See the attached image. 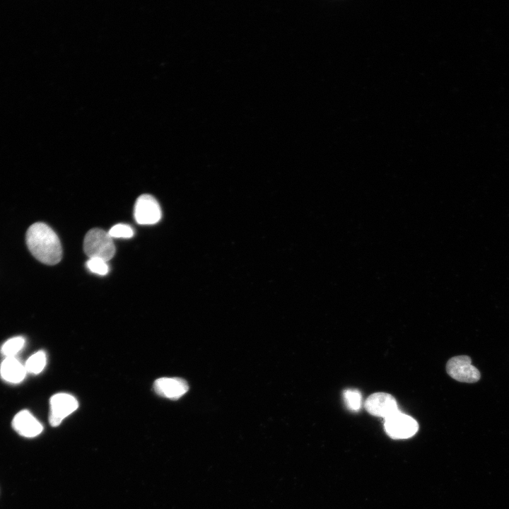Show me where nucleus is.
<instances>
[{"label":"nucleus","instance_id":"obj_14","mask_svg":"<svg viewBox=\"0 0 509 509\" xmlns=\"http://www.w3.org/2000/svg\"><path fill=\"white\" fill-rule=\"evenodd\" d=\"M86 266L91 272L98 275H106L109 271L107 262L99 258H89Z\"/></svg>","mask_w":509,"mask_h":509},{"label":"nucleus","instance_id":"obj_13","mask_svg":"<svg viewBox=\"0 0 509 509\" xmlns=\"http://www.w3.org/2000/svg\"><path fill=\"white\" fill-rule=\"evenodd\" d=\"M344 398L346 406L353 411H358L362 406V396L360 391L348 389L344 392Z\"/></svg>","mask_w":509,"mask_h":509},{"label":"nucleus","instance_id":"obj_15","mask_svg":"<svg viewBox=\"0 0 509 509\" xmlns=\"http://www.w3.org/2000/svg\"><path fill=\"white\" fill-rule=\"evenodd\" d=\"M108 233L112 238H129L134 235V230L128 225L119 223L112 226Z\"/></svg>","mask_w":509,"mask_h":509},{"label":"nucleus","instance_id":"obj_6","mask_svg":"<svg viewBox=\"0 0 509 509\" xmlns=\"http://www.w3.org/2000/svg\"><path fill=\"white\" fill-rule=\"evenodd\" d=\"M134 218L139 224L156 223L161 218V210L158 202L151 195H141L135 203Z\"/></svg>","mask_w":509,"mask_h":509},{"label":"nucleus","instance_id":"obj_10","mask_svg":"<svg viewBox=\"0 0 509 509\" xmlns=\"http://www.w3.org/2000/svg\"><path fill=\"white\" fill-rule=\"evenodd\" d=\"M26 370L16 357H6L0 366L1 377L11 383H19L25 377Z\"/></svg>","mask_w":509,"mask_h":509},{"label":"nucleus","instance_id":"obj_4","mask_svg":"<svg viewBox=\"0 0 509 509\" xmlns=\"http://www.w3.org/2000/svg\"><path fill=\"white\" fill-rule=\"evenodd\" d=\"M447 374L459 382L472 383L480 379L479 370L472 364L467 356H457L451 358L446 364Z\"/></svg>","mask_w":509,"mask_h":509},{"label":"nucleus","instance_id":"obj_7","mask_svg":"<svg viewBox=\"0 0 509 509\" xmlns=\"http://www.w3.org/2000/svg\"><path fill=\"white\" fill-rule=\"evenodd\" d=\"M364 407L371 415L387 418L399 411L396 399L386 392H375L365 401Z\"/></svg>","mask_w":509,"mask_h":509},{"label":"nucleus","instance_id":"obj_3","mask_svg":"<svg viewBox=\"0 0 509 509\" xmlns=\"http://www.w3.org/2000/svg\"><path fill=\"white\" fill-rule=\"evenodd\" d=\"M384 427L387 434L394 439L411 438L419 429L417 421L399 410L385 419Z\"/></svg>","mask_w":509,"mask_h":509},{"label":"nucleus","instance_id":"obj_1","mask_svg":"<svg viewBox=\"0 0 509 509\" xmlns=\"http://www.w3.org/2000/svg\"><path fill=\"white\" fill-rule=\"evenodd\" d=\"M25 240L31 254L42 263L54 265L60 262L62 256L60 240L47 224L37 222L31 225Z\"/></svg>","mask_w":509,"mask_h":509},{"label":"nucleus","instance_id":"obj_8","mask_svg":"<svg viewBox=\"0 0 509 509\" xmlns=\"http://www.w3.org/2000/svg\"><path fill=\"white\" fill-rule=\"evenodd\" d=\"M153 389L157 394L175 400L185 394L189 387L182 378H160L154 382Z\"/></svg>","mask_w":509,"mask_h":509},{"label":"nucleus","instance_id":"obj_2","mask_svg":"<svg viewBox=\"0 0 509 509\" xmlns=\"http://www.w3.org/2000/svg\"><path fill=\"white\" fill-rule=\"evenodd\" d=\"M83 250L89 258H99L106 262L111 259L115 253L112 238L100 228H93L86 235Z\"/></svg>","mask_w":509,"mask_h":509},{"label":"nucleus","instance_id":"obj_9","mask_svg":"<svg viewBox=\"0 0 509 509\" xmlns=\"http://www.w3.org/2000/svg\"><path fill=\"white\" fill-rule=\"evenodd\" d=\"M13 428L21 435L25 438H34L43 430L41 423L28 411L18 412L12 421Z\"/></svg>","mask_w":509,"mask_h":509},{"label":"nucleus","instance_id":"obj_5","mask_svg":"<svg viewBox=\"0 0 509 509\" xmlns=\"http://www.w3.org/2000/svg\"><path fill=\"white\" fill-rule=\"evenodd\" d=\"M49 422L52 426H58L62 421L76 411L78 406L77 399L67 393L54 394L49 400Z\"/></svg>","mask_w":509,"mask_h":509},{"label":"nucleus","instance_id":"obj_12","mask_svg":"<svg viewBox=\"0 0 509 509\" xmlns=\"http://www.w3.org/2000/svg\"><path fill=\"white\" fill-rule=\"evenodd\" d=\"M25 339L23 337H15L7 340L1 348V353L6 357H15L23 349Z\"/></svg>","mask_w":509,"mask_h":509},{"label":"nucleus","instance_id":"obj_11","mask_svg":"<svg viewBox=\"0 0 509 509\" xmlns=\"http://www.w3.org/2000/svg\"><path fill=\"white\" fill-rule=\"evenodd\" d=\"M46 363V353L43 351H39L30 356L24 365L27 373L38 374L45 368Z\"/></svg>","mask_w":509,"mask_h":509}]
</instances>
